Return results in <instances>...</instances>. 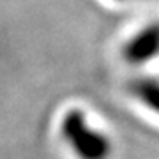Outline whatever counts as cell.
I'll use <instances>...</instances> for the list:
<instances>
[{
	"instance_id": "obj_3",
	"label": "cell",
	"mask_w": 159,
	"mask_h": 159,
	"mask_svg": "<svg viewBox=\"0 0 159 159\" xmlns=\"http://www.w3.org/2000/svg\"><path fill=\"white\" fill-rule=\"evenodd\" d=\"M131 96L152 115L159 117V78L156 76H140L133 80L129 87Z\"/></svg>"
},
{
	"instance_id": "obj_1",
	"label": "cell",
	"mask_w": 159,
	"mask_h": 159,
	"mask_svg": "<svg viewBox=\"0 0 159 159\" xmlns=\"http://www.w3.org/2000/svg\"><path fill=\"white\" fill-rule=\"evenodd\" d=\"M58 136L76 159H110L113 142L81 108H69L58 120Z\"/></svg>"
},
{
	"instance_id": "obj_2",
	"label": "cell",
	"mask_w": 159,
	"mask_h": 159,
	"mask_svg": "<svg viewBox=\"0 0 159 159\" xmlns=\"http://www.w3.org/2000/svg\"><path fill=\"white\" fill-rule=\"evenodd\" d=\"M122 57L131 66L159 60V18L134 30L122 46Z\"/></svg>"
},
{
	"instance_id": "obj_4",
	"label": "cell",
	"mask_w": 159,
	"mask_h": 159,
	"mask_svg": "<svg viewBox=\"0 0 159 159\" xmlns=\"http://www.w3.org/2000/svg\"><path fill=\"white\" fill-rule=\"evenodd\" d=\"M119 2H127V0H119Z\"/></svg>"
}]
</instances>
